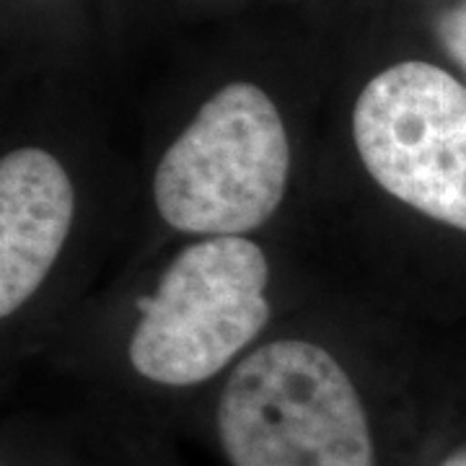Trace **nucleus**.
Instances as JSON below:
<instances>
[{"label": "nucleus", "mask_w": 466, "mask_h": 466, "mask_svg": "<svg viewBox=\"0 0 466 466\" xmlns=\"http://www.w3.org/2000/svg\"><path fill=\"white\" fill-rule=\"evenodd\" d=\"M213 431L228 466H389L360 376L309 334H267L220 379Z\"/></svg>", "instance_id": "f257e3e1"}, {"label": "nucleus", "mask_w": 466, "mask_h": 466, "mask_svg": "<svg viewBox=\"0 0 466 466\" xmlns=\"http://www.w3.org/2000/svg\"><path fill=\"white\" fill-rule=\"evenodd\" d=\"M269 288L272 262L254 236L189 238L135 303L127 366L164 391L223 379L269 332Z\"/></svg>", "instance_id": "f03ea898"}, {"label": "nucleus", "mask_w": 466, "mask_h": 466, "mask_svg": "<svg viewBox=\"0 0 466 466\" xmlns=\"http://www.w3.org/2000/svg\"><path fill=\"white\" fill-rule=\"evenodd\" d=\"M293 137L265 86L216 88L161 150L150 195L161 223L187 238L254 236L285 205Z\"/></svg>", "instance_id": "7ed1b4c3"}, {"label": "nucleus", "mask_w": 466, "mask_h": 466, "mask_svg": "<svg viewBox=\"0 0 466 466\" xmlns=\"http://www.w3.org/2000/svg\"><path fill=\"white\" fill-rule=\"evenodd\" d=\"M350 148L389 202L466 233V84L431 60L376 70L350 109Z\"/></svg>", "instance_id": "20e7f679"}, {"label": "nucleus", "mask_w": 466, "mask_h": 466, "mask_svg": "<svg viewBox=\"0 0 466 466\" xmlns=\"http://www.w3.org/2000/svg\"><path fill=\"white\" fill-rule=\"evenodd\" d=\"M78 216L67 164L47 146L21 143L0 158V317L32 303L60 265Z\"/></svg>", "instance_id": "39448f33"}, {"label": "nucleus", "mask_w": 466, "mask_h": 466, "mask_svg": "<svg viewBox=\"0 0 466 466\" xmlns=\"http://www.w3.org/2000/svg\"><path fill=\"white\" fill-rule=\"evenodd\" d=\"M435 36L443 52L449 55L466 76V0H456L435 18Z\"/></svg>", "instance_id": "423d86ee"}, {"label": "nucleus", "mask_w": 466, "mask_h": 466, "mask_svg": "<svg viewBox=\"0 0 466 466\" xmlns=\"http://www.w3.org/2000/svg\"><path fill=\"white\" fill-rule=\"evenodd\" d=\"M435 466H466V443L464 446H456V449L446 451Z\"/></svg>", "instance_id": "0eeeda50"}, {"label": "nucleus", "mask_w": 466, "mask_h": 466, "mask_svg": "<svg viewBox=\"0 0 466 466\" xmlns=\"http://www.w3.org/2000/svg\"><path fill=\"white\" fill-rule=\"evenodd\" d=\"M3 466H18V464H16V461H11V459L5 456V459H3Z\"/></svg>", "instance_id": "6e6552de"}]
</instances>
